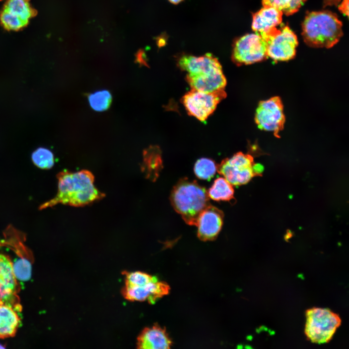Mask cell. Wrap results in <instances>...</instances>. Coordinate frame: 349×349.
<instances>
[{
    "instance_id": "cell-20",
    "label": "cell",
    "mask_w": 349,
    "mask_h": 349,
    "mask_svg": "<svg viewBox=\"0 0 349 349\" xmlns=\"http://www.w3.org/2000/svg\"><path fill=\"white\" fill-rule=\"evenodd\" d=\"M87 97L91 108L98 112L108 110L110 107L112 100L111 93L107 90L90 93Z\"/></svg>"
},
{
    "instance_id": "cell-26",
    "label": "cell",
    "mask_w": 349,
    "mask_h": 349,
    "mask_svg": "<svg viewBox=\"0 0 349 349\" xmlns=\"http://www.w3.org/2000/svg\"><path fill=\"white\" fill-rule=\"evenodd\" d=\"M252 170L254 175L260 174L264 171V167L260 163L253 164Z\"/></svg>"
},
{
    "instance_id": "cell-1",
    "label": "cell",
    "mask_w": 349,
    "mask_h": 349,
    "mask_svg": "<svg viewBox=\"0 0 349 349\" xmlns=\"http://www.w3.org/2000/svg\"><path fill=\"white\" fill-rule=\"evenodd\" d=\"M58 192L55 196L39 207L43 209L59 204L82 206L103 199L105 194L94 185L95 177L89 171L76 172L64 170L57 174Z\"/></svg>"
},
{
    "instance_id": "cell-17",
    "label": "cell",
    "mask_w": 349,
    "mask_h": 349,
    "mask_svg": "<svg viewBox=\"0 0 349 349\" xmlns=\"http://www.w3.org/2000/svg\"><path fill=\"white\" fill-rule=\"evenodd\" d=\"M15 307L0 300V338L14 337L19 328L20 318Z\"/></svg>"
},
{
    "instance_id": "cell-16",
    "label": "cell",
    "mask_w": 349,
    "mask_h": 349,
    "mask_svg": "<svg viewBox=\"0 0 349 349\" xmlns=\"http://www.w3.org/2000/svg\"><path fill=\"white\" fill-rule=\"evenodd\" d=\"M172 341L165 328L158 324L145 328L137 339V348L140 349H170Z\"/></svg>"
},
{
    "instance_id": "cell-21",
    "label": "cell",
    "mask_w": 349,
    "mask_h": 349,
    "mask_svg": "<svg viewBox=\"0 0 349 349\" xmlns=\"http://www.w3.org/2000/svg\"><path fill=\"white\" fill-rule=\"evenodd\" d=\"M306 0H262L263 6L273 7L286 16L297 12Z\"/></svg>"
},
{
    "instance_id": "cell-8",
    "label": "cell",
    "mask_w": 349,
    "mask_h": 349,
    "mask_svg": "<svg viewBox=\"0 0 349 349\" xmlns=\"http://www.w3.org/2000/svg\"><path fill=\"white\" fill-rule=\"evenodd\" d=\"M264 39L267 43L268 57L274 61H286L295 57L298 39L288 26L276 28Z\"/></svg>"
},
{
    "instance_id": "cell-5",
    "label": "cell",
    "mask_w": 349,
    "mask_h": 349,
    "mask_svg": "<svg viewBox=\"0 0 349 349\" xmlns=\"http://www.w3.org/2000/svg\"><path fill=\"white\" fill-rule=\"evenodd\" d=\"M305 316L304 333L314 343L329 342L341 323L338 315L328 308L313 307L306 311Z\"/></svg>"
},
{
    "instance_id": "cell-12",
    "label": "cell",
    "mask_w": 349,
    "mask_h": 349,
    "mask_svg": "<svg viewBox=\"0 0 349 349\" xmlns=\"http://www.w3.org/2000/svg\"><path fill=\"white\" fill-rule=\"evenodd\" d=\"M19 287L9 256L0 254V300L21 310L17 292Z\"/></svg>"
},
{
    "instance_id": "cell-22",
    "label": "cell",
    "mask_w": 349,
    "mask_h": 349,
    "mask_svg": "<svg viewBox=\"0 0 349 349\" xmlns=\"http://www.w3.org/2000/svg\"><path fill=\"white\" fill-rule=\"evenodd\" d=\"M217 171V164L212 159L201 158L196 162L194 166L195 175L200 179L209 180Z\"/></svg>"
},
{
    "instance_id": "cell-7",
    "label": "cell",
    "mask_w": 349,
    "mask_h": 349,
    "mask_svg": "<svg viewBox=\"0 0 349 349\" xmlns=\"http://www.w3.org/2000/svg\"><path fill=\"white\" fill-rule=\"evenodd\" d=\"M267 58V43L258 34H245L234 44L232 58L238 65L253 64Z\"/></svg>"
},
{
    "instance_id": "cell-25",
    "label": "cell",
    "mask_w": 349,
    "mask_h": 349,
    "mask_svg": "<svg viewBox=\"0 0 349 349\" xmlns=\"http://www.w3.org/2000/svg\"><path fill=\"white\" fill-rule=\"evenodd\" d=\"M13 270L17 279L23 281L29 280L31 276L32 266L30 262L23 258L13 263Z\"/></svg>"
},
{
    "instance_id": "cell-3",
    "label": "cell",
    "mask_w": 349,
    "mask_h": 349,
    "mask_svg": "<svg viewBox=\"0 0 349 349\" xmlns=\"http://www.w3.org/2000/svg\"><path fill=\"white\" fill-rule=\"evenodd\" d=\"M302 36L305 43L314 48H330L343 35L342 23L329 11L308 13L302 23Z\"/></svg>"
},
{
    "instance_id": "cell-15",
    "label": "cell",
    "mask_w": 349,
    "mask_h": 349,
    "mask_svg": "<svg viewBox=\"0 0 349 349\" xmlns=\"http://www.w3.org/2000/svg\"><path fill=\"white\" fill-rule=\"evenodd\" d=\"M283 15L273 7L264 6L253 14L252 29L264 38L282 23Z\"/></svg>"
},
{
    "instance_id": "cell-28",
    "label": "cell",
    "mask_w": 349,
    "mask_h": 349,
    "mask_svg": "<svg viewBox=\"0 0 349 349\" xmlns=\"http://www.w3.org/2000/svg\"><path fill=\"white\" fill-rule=\"evenodd\" d=\"M144 55L142 51H139L136 54V62L140 64L147 65L144 60Z\"/></svg>"
},
{
    "instance_id": "cell-30",
    "label": "cell",
    "mask_w": 349,
    "mask_h": 349,
    "mask_svg": "<svg viewBox=\"0 0 349 349\" xmlns=\"http://www.w3.org/2000/svg\"><path fill=\"white\" fill-rule=\"evenodd\" d=\"M0 348H4V347L0 344Z\"/></svg>"
},
{
    "instance_id": "cell-2",
    "label": "cell",
    "mask_w": 349,
    "mask_h": 349,
    "mask_svg": "<svg viewBox=\"0 0 349 349\" xmlns=\"http://www.w3.org/2000/svg\"><path fill=\"white\" fill-rule=\"evenodd\" d=\"M178 65L187 72L186 80L191 89L206 92L224 89L226 79L222 66L212 54L183 55L179 58Z\"/></svg>"
},
{
    "instance_id": "cell-13",
    "label": "cell",
    "mask_w": 349,
    "mask_h": 349,
    "mask_svg": "<svg viewBox=\"0 0 349 349\" xmlns=\"http://www.w3.org/2000/svg\"><path fill=\"white\" fill-rule=\"evenodd\" d=\"M170 286L158 280L141 286L125 285L121 290L124 298L130 301H147L153 304L159 299L169 294Z\"/></svg>"
},
{
    "instance_id": "cell-9",
    "label": "cell",
    "mask_w": 349,
    "mask_h": 349,
    "mask_svg": "<svg viewBox=\"0 0 349 349\" xmlns=\"http://www.w3.org/2000/svg\"><path fill=\"white\" fill-rule=\"evenodd\" d=\"M253 164L251 155L238 152L217 164V171L232 185H241L248 183L254 175Z\"/></svg>"
},
{
    "instance_id": "cell-18",
    "label": "cell",
    "mask_w": 349,
    "mask_h": 349,
    "mask_svg": "<svg viewBox=\"0 0 349 349\" xmlns=\"http://www.w3.org/2000/svg\"><path fill=\"white\" fill-rule=\"evenodd\" d=\"M162 167V160L159 147L150 146L143 151L142 170L148 178L155 180Z\"/></svg>"
},
{
    "instance_id": "cell-23",
    "label": "cell",
    "mask_w": 349,
    "mask_h": 349,
    "mask_svg": "<svg viewBox=\"0 0 349 349\" xmlns=\"http://www.w3.org/2000/svg\"><path fill=\"white\" fill-rule=\"evenodd\" d=\"M33 163L42 169H49L54 164V158L52 152L44 147H39L32 155Z\"/></svg>"
},
{
    "instance_id": "cell-11",
    "label": "cell",
    "mask_w": 349,
    "mask_h": 349,
    "mask_svg": "<svg viewBox=\"0 0 349 349\" xmlns=\"http://www.w3.org/2000/svg\"><path fill=\"white\" fill-rule=\"evenodd\" d=\"M36 14L29 0H6L0 12V21L6 30L16 31L26 27Z\"/></svg>"
},
{
    "instance_id": "cell-27",
    "label": "cell",
    "mask_w": 349,
    "mask_h": 349,
    "mask_svg": "<svg viewBox=\"0 0 349 349\" xmlns=\"http://www.w3.org/2000/svg\"><path fill=\"white\" fill-rule=\"evenodd\" d=\"M348 6L349 0H343L339 6L340 10L347 16H348Z\"/></svg>"
},
{
    "instance_id": "cell-4",
    "label": "cell",
    "mask_w": 349,
    "mask_h": 349,
    "mask_svg": "<svg viewBox=\"0 0 349 349\" xmlns=\"http://www.w3.org/2000/svg\"><path fill=\"white\" fill-rule=\"evenodd\" d=\"M207 191L195 180L181 179L171 194V204L189 225H196L198 218L210 205Z\"/></svg>"
},
{
    "instance_id": "cell-10",
    "label": "cell",
    "mask_w": 349,
    "mask_h": 349,
    "mask_svg": "<svg viewBox=\"0 0 349 349\" xmlns=\"http://www.w3.org/2000/svg\"><path fill=\"white\" fill-rule=\"evenodd\" d=\"M255 121L259 128L271 132L279 137L285 122L280 98L274 96L260 101L256 110Z\"/></svg>"
},
{
    "instance_id": "cell-6",
    "label": "cell",
    "mask_w": 349,
    "mask_h": 349,
    "mask_svg": "<svg viewBox=\"0 0 349 349\" xmlns=\"http://www.w3.org/2000/svg\"><path fill=\"white\" fill-rule=\"evenodd\" d=\"M226 96L224 89L206 92L191 89L183 96L182 103L190 115L204 122Z\"/></svg>"
},
{
    "instance_id": "cell-29",
    "label": "cell",
    "mask_w": 349,
    "mask_h": 349,
    "mask_svg": "<svg viewBox=\"0 0 349 349\" xmlns=\"http://www.w3.org/2000/svg\"><path fill=\"white\" fill-rule=\"evenodd\" d=\"M183 0H169V1L173 4H177Z\"/></svg>"
},
{
    "instance_id": "cell-19",
    "label": "cell",
    "mask_w": 349,
    "mask_h": 349,
    "mask_svg": "<svg viewBox=\"0 0 349 349\" xmlns=\"http://www.w3.org/2000/svg\"><path fill=\"white\" fill-rule=\"evenodd\" d=\"M207 191L209 198L215 201H229L234 197L233 185L224 177L216 179Z\"/></svg>"
},
{
    "instance_id": "cell-14",
    "label": "cell",
    "mask_w": 349,
    "mask_h": 349,
    "mask_svg": "<svg viewBox=\"0 0 349 349\" xmlns=\"http://www.w3.org/2000/svg\"><path fill=\"white\" fill-rule=\"evenodd\" d=\"M223 213L218 208L209 205L200 215L196 225L197 235L203 241L215 239L221 230Z\"/></svg>"
},
{
    "instance_id": "cell-24",
    "label": "cell",
    "mask_w": 349,
    "mask_h": 349,
    "mask_svg": "<svg viewBox=\"0 0 349 349\" xmlns=\"http://www.w3.org/2000/svg\"><path fill=\"white\" fill-rule=\"evenodd\" d=\"M123 274L125 275V285L128 286H141L158 280L156 276L141 271H124Z\"/></svg>"
}]
</instances>
